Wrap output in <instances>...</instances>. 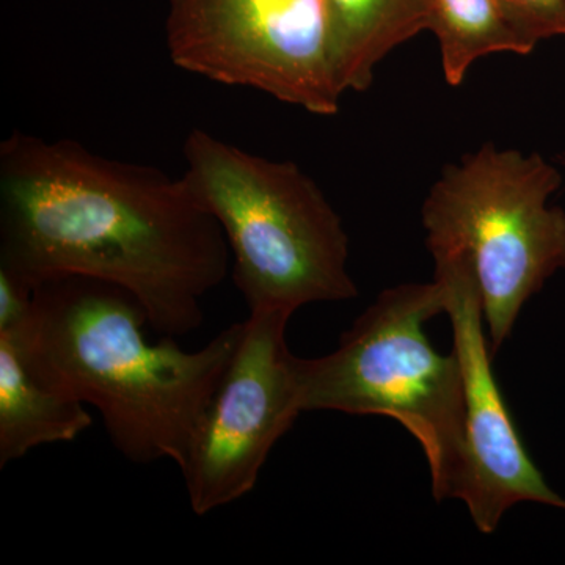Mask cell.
<instances>
[{
	"mask_svg": "<svg viewBox=\"0 0 565 565\" xmlns=\"http://www.w3.org/2000/svg\"><path fill=\"white\" fill-rule=\"evenodd\" d=\"M182 154V174L225 234L250 313L294 315L356 297L343 222L297 163L252 154L199 128Z\"/></svg>",
	"mask_w": 565,
	"mask_h": 565,
	"instance_id": "3957f363",
	"label": "cell"
},
{
	"mask_svg": "<svg viewBox=\"0 0 565 565\" xmlns=\"http://www.w3.org/2000/svg\"><path fill=\"white\" fill-rule=\"evenodd\" d=\"M228 243L191 184L71 139L0 143V270L35 289L93 278L139 300L154 332L184 337L225 281Z\"/></svg>",
	"mask_w": 565,
	"mask_h": 565,
	"instance_id": "6da1fadb",
	"label": "cell"
},
{
	"mask_svg": "<svg viewBox=\"0 0 565 565\" xmlns=\"http://www.w3.org/2000/svg\"><path fill=\"white\" fill-rule=\"evenodd\" d=\"M139 300L93 278L62 277L33 291L31 313L9 333L29 373L90 404L128 462H184L212 394L232 362L243 322L195 352L174 338L150 343Z\"/></svg>",
	"mask_w": 565,
	"mask_h": 565,
	"instance_id": "7a4b0ae2",
	"label": "cell"
},
{
	"mask_svg": "<svg viewBox=\"0 0 565 565\" xmlns=\"http://www.w3.org/2000/svg\"><path fill=\"white\" fill-rule=\"evenodd\" d=\"M333 57L343 92H366L375 68L426 31L427 0H326Z\"/></svg>",
	"mask_w": 565,
	"mask_h": 565,
	"instance_id": "30bf717a",
	"label": "cell"
},
{
	"mask_svg": "<svg viewBox=\"0 0 565 565\" xmlns=\"http://www.w3.org/2000/svg\"><path fill=\"white\" fill-rule=\"evenodd\" d=\"M166 41L185 73L319 117L340 111L326 0H170Z\"/></svg>",
	"mask_w": 565,
	"mask_h": 565,
	"instance_id": "8992f818",
	"label": "cell"
},
{
	"mask_svg": "<svg viewBox=\"0 0 565 565\" xmlns=\"http://www.w3.org/2000/svg\"><path fill=\"white\" fill-rule=\"evenodd\" d=\"M426 31L440 44L445 81L463 84L468 70L492 54L530 55L535 50L514 28L500 0H427Z\"/></svg>",
	"mask_w": 565,
	"mask_h": 565,
	"instance_id": "8fae6325",
	"label": "cell"
},
{
	"mask_svg": "<svg viewBox=\"0 0 565 565\" xmlns=\"http://www.w3.org/2000/svg\"><path fill=\"white\" fill-rule=\"evenodd\" d=\"M564 166H565V158L563 159Z\"/></svg>",
	"mask_w": 565,
	"mask_h": 565,
	"instance_id": "5bb4252c",
	"label": "cell"
},
{
	"mask_svg": "<svg viewBox=\"0 0 565 565\" xmlns=\"http://www.w3.org/2000/svg\"><path fill=\"white\" fill-rule=\"evenodd\" d=\"M288 311H253L232 362L180 467L195 515L255 489L267 457L302 414L297 356L286 343Z\"/></svg>",
	"mask_w": 565,
	"mask_h": 565,
	"instance_id": "52a82bcc",
	"label": "cell"
},
{
	"mask_svg": "<svg viewBox=\"0 0 565 565\" xmlns=\"http://www.w3.org/2000/svg\"><path fill=\"white\" fill-rule=\"evenodd\" d=\"M500 3L531 46L553 36H565V0H500Z\"/></svg>",
	"mask_w": 565,
	"mask_h": 565,
	"instance_id": "7c38bea8",
	"label": "cell"
},
{
	"mask_svg": "<svg viewBox=\"0 0 565 565\" xmlns=\"http://www.w3.org/2000/svg\"><path fill=\"white\" fill-rule=\"evenodd\" d=\"M85 404L36 381L9 333H0V468L32 449L66 444L90 429Z\"/></svg>",
	"mask_w": 565,
	"mask_h": 565,
	"instance_id": "9c48e42d",
	"label": "cell"
},
{
	"mask_svg": "<svg viewBox=\"0 0 565 565\" xmlns=\"http://www.w3.org/2000/svg\"><path fill=\"white\" fill-rule=\"evenodd\" d=\"M561 184L537 152L487 143L446 166L424 200L433 258H462L478 278L492 356L527 300L565 269V212L548 206Z\"/></svg>",
	"mask_w": 565,
	"mask_h": 565,
	"instance_id": "5b68a950",
	"label": "cell"
},
{
	"mask_svg": "<svg viewBox=\"0 0 565 565\" xmlns=\"http://www.w3.org/2000/svg\"><path fill=\"white\" fill-rule=\"evenodd\" d=\"M33 291L31 286L0 270V332L20 329L31 313Z\"/></svg>",
	"mask_w": 565,
	"mask_h": 565,
	"instance_id": "4fadbf2b",
	"label": "cell"
},
{
	"mask_svg": "<svg viewBox=\"0 0 565 565\" xmlns=\"http://www.w3.org/2000/svg\"><path fill=\"white\" fill-rule=\"evenodd\" d=\"M434 263V278L445 286V313L451 319L463 379V446L451 498L463 501L484 534H492L505 511L525 501L565 511V498L548 486L527 455L494 379L473 269L462 258Z\"/></svg>",
	"mask_w": 565,
	"mask_h": 565,
	"instance_id": "ba28073f",
	"label": "cell"
},
{
	"mask_svg": "<svg viewBox=\"0 0 565 565\" xmlns=\"http://www.w3.org/2000/svg\"><path fill=\"white\" fill-rule=\"evenodd\" d=\"M440 281L386 289L341 337L337 351L297 356L302 412L382 415L403 424L426 455L435 500H451L465 433L462 371L424 326L445 313Z\"/></svg>",
	"mask_w": 565,
	"mask_h": 565,
	"instance_id": "277c9868",
	"label": "cell"
}]
</instances>
